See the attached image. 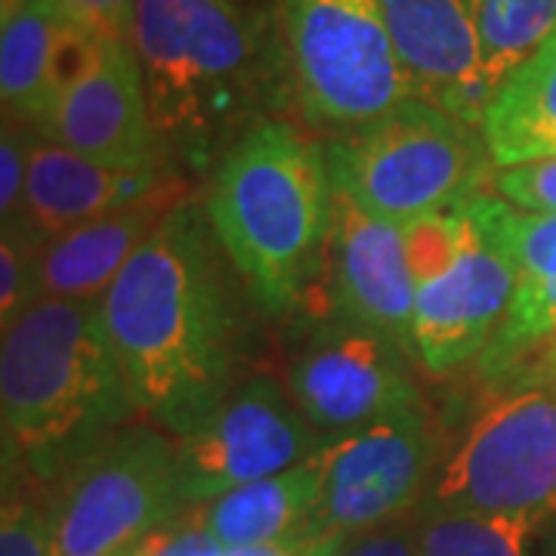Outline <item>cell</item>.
I'll return each mask as SVG.
<instances>
[{
  "mask_svg": "<svg viewBox=\"0 0 556 556\" xmlns=\"http://www.w3.org/2000/svg\"><path fill=\"white\" fill-rule=\"evenodd\" d=\"M31 134H35V127L3 118V134H0V219H3L0 226H3V232L13 229L22 219Z\"/></svg>",
  "mask_w": 556,
  "mask_h": 556,
  "instance_id": "obj_27",
  "label": "cell"
},
{
  "mask_svg": "<svg viewBox=\"0 0 556 556\" xmlns=\"http://www.w3.org/2000/svg\"><path fill=\"white\" fill-rule=\"evenodd\" d=\"M504 229L519 278L507 316L473 362L482 387L495 383L556 331V214H529L507 204Z\"/></svg>",
  "mask_w": 556,
  "mask_h": 556,
  "instance_id": "obj_19",
  "label": "cell"
},
{
  "mask_svg": "<svg viewBox=\"0 0 556 556\" xmlns=\"http://www.w3.org/2000/svg\"><path fill=\"white\" fill-rule=\"evenodd\" d=\"M350 538L331 535L325 529H306L300 535L278 541V544H266V547H248V551H214L207 556H338V551Z\"/></svg>",
  "mask_w": 556,
  "mask_h": 556,
  "instance_id": "obj_31",
  "label": "cell"
},
{
  "mask_svg": "<svg viewBox=\"0 0 556 556\" xmlns=\"http://www.w3.org/2000/svg\"><path fill=\"white\" fill-rule=\"evenodd\" d=\"M556 497V383L485 387V402L439 445L417 514H529Z\"/></svg>",
  "mask_w": 556,
  "mask_h": 556,
  "instance_id": "obj_7",
  "label": "cell"
},
{
  "mask_svg": "<svg viewBox=\"0 0 556 556\" xmlns=\"http://www.w3.org/2000/svg\"><path fill=\"white\" fill-rule=\"evenodd\" d=\"M420 556H529L538 535L551 526L547 510L529 514H473L439 510L417 514Z\"/></svg>",
  "mask_w": 556,
  "mask_h": 556,
  "instance_id": "obj_23",
  "label": "cell"
},
{
  "mask_svg": "<svg viewBox=\"0 0 556 556\" xmlns=\"http://www.w3.org/2000/svg\"><path fill=\"white\" fill-rule=\"evenodd\" d=\"M223 248L195 201L177 204L102 294V316L139 415L174 439L232 393L239 318Z\"/></svg>",
  "mask_w": 556,
  "mask_h": 556,
  "instance_id": "obj_1",
  "label": "cell"
},
{
  "mask_svg": "<svg viewBox=\"0 0 556 556\" xmlns=\"http://www.w3.org/2000/svg\"><path fill=\"white\" fill-rule=\"evenodd\" d=\"M40 248L25 232L0 236V325L10 328L16 318L35 306L38 294V257Z\"/></svg>",
  "mask_w": 556,
  "mask_h": 556,
  "instance_id": "obj_25",
  "label": "cell"
},
{
  "mask_svg": "<svg viewBox=\"0 0 556 556\" xmlns=\"http://www.w3.org/2000/svg\"><path fill=\"white\" fill-rule=\"evenodd\" d=\"M170 174L174 170L167 167L124 170V167L100 164L53 139L40 137L35 130L28 146V182H25L22 219L7 232H25L38 244H47L87 219H97L124 204L146 199Z\"/></svg>",
  "mask_w": 556,
  "mask_h": 556,
  "instance_id": "obj_15",
  "label": "cell"
},
{
  "mask_svg": "<svg viewBox=\"0 0 556 556\" xmlns=\"http://www.w3.org/2000/svg\"><path fill=\"white\" fill-rule=\"evenodd\" d=\"M318 278L325 300L321 318L378 331L415 356L417 281L402 226L375 217L353 195L334 189L331 236Z\"/></svg>",
  "mask_w": 556,
  "mask_h": 556,
  "instance_id": "obj_13",
  "label": "cell"
},
{
  "mask_svg": "<svg viewBox=\"0 0 556 556\" xmlns=\"http://www.w3.org/2000/svg\"><path fill=\"white\" fill-rule=\"evenodd\" d=\"M62 20L97 40H130L137 0H43Z\"/></svg>",
  "mask_w": 556,
  "mask_h": 556,
  "instance_id": "obj_29",
  "label": "cell"
},
{
  "mask_svg": "<svg viewBox=\"0 0 556 556\" xmlns=\"http://www.w3.org/2000/svg\"><path fill=\"white\" fill-rule=\"evenodd\" d=\"M556 383V331L532 346L514 368H507L489 387H551Z\"/></svg>",
  "mask_w": 556,
  "mask_h": 556,
  "instance_id": "obj_32",
  "label": "cell"
},
{
  "mask_svg": "<svg viewBox=\"0 0 556 556\" xmlns=\"http://www.w3.org/2000/svg\"><path fill=\"white\" fill-rule=\"evenodd\" d=\"M137 412L102 300H38L3 328V477L53 489Z\"/></svg>",
  "mask_w": 556,
  "mask_h": 556,
  "instance_id": "obj_3",
  "label": "cell"
},
{
  "mask_svg": "<svg viewBox=\"0 0 556 556\" xmlns=\"http://www.w3.org/2000/svg\"><path fill=\"white\" fill-rule=\"evenodd\" d=\"M479 72L477 112L497 87L556 31V0H479Z\"/></svg>",
  "mask_w": 556,
  "mask_h": 556,
  "instance_id": "obj_22",
  "label": "cell"
},
{
  "mask_svg": "<svg viewBox=\"0 0 556 556\" xmlns=\"http://www.w3.org/2000/svg\"><path fill=\"white\" fill-rule=\"evenodd\" d=\"M442 437L427 402L325 442V489L316 526L356 538L420 507Z\"/></svg>",
  "mask_w": 556,
  "mask_h": 556,
  "instance_id": "obj_10",
  "label": "cell"
},
{
  "mask_svg": "<svg viewBox=\"0 0 556 556\" xmlns=\"http://www.w3.org/2000/svg\"><path fill=\"white\" fill-rule=\"evenodd\" d=\"M328 439L276 380L254 378L219 402L195 433L177 439L179 492L199 507L232 489L306 464Z\"/></svg>",
  "mask_w": 556,
  "mask_h": 556,
  "instance_id": "obj_11",
  "label": "cell"
},
{
  "mask_svg": "<svg viewBox=\"0 0 556 556\" xmlns=\"http://www.w3.org/2000/svg\"><path fill=\"white\" fill-rule=\"evenodd\" d=\"M53 556H115L189 507L179 492L177 439L127 424L50 489Z\"/></svg>",
  "mask_w": 556,
  "mask_h": 556,
  "instance_id": "obj_8",
  "label": "cell"
},
{
  "mask_svg": "<svg viewBox=\"0 0 556 556\" xmlns=\"http://www.w3.org/2000/svg\"><path fill=\"white\" fill-rule=\"evenodd\" d=\"M321 489L325 457L318 452L306 464H298L285 473L257 479L207 504L189 507V514L219 551L266 547L316 526Z\"/></svg>",
  "mask_w": 556,
  "mask_h": 556,
  "instance_id": "obj_18",
  "label": "cell"
},
{
  "mask_svg": "<svg viewBox=\"0 0 556 556\" xmlns=\"http://www.w3.org/2000/svg\"><path fill=\"white\" fill-rule=\"evenodd\" d=\"M417 97L479 127V0H380Z\"/></svg>",
  "mask_w": 556,
  "mask_h": 556,
  "instance_id": "obj_16",
  "label": "cell"
},
{
  "mask_svg": "<svg viewBox=\"0 0 556 556\" xmlns=\"http://www.w3.org/2000/svg\"><path fill=\"white\" fill-rule=\"evenodd\" d=\"M547 517H551V522H556V497L547 504Z\"/></svg>",
  "mask_w": 556,
  "mask_h": 556,
  "instance_id": "obj_34",
  "label": "cell"
},
{
  "mask_svg": "<svg viewBox=\"0 0 556 556\" xmlns=\"http://www.w3.org/2000/svg\"><path fill=\"white\" fill-rule=\"evenodd\" d=\"M72 22L43 0H25L0 22V97L3 118L38 130L56 100V60Z\"/></svg>",
  "mask_w": 556,
  "mask_h": 556,
  "instance_id": "obj_21",
  "label": "cell"
},
{
  "mask_svg": "<svg viewBox=\"0 0 556 556\" xmlns=\"http://www.w3.org/2000/svg\"><path fill=\"white\" fill-rule=\"evenodd\" d=\"M507 201L479 195L457 207L452 263L417 285L415 358L433 378H448L495 338L517 291V257L507 244Z\"/></svg>",
  "mask_w": 556,
  "mask_h": 556,
  "instance_id": "obj_9",
  "label": "cell"
},
{
  "mask_svg": "<svg viewBox=\"0 0 556 556\" xmlns=\"http://www.w3.org/2000/svg\"><path fill=\"white\" fill-rule=\"evenodd\" d=\"M204 214L251 298L273 316L313 291L334 217L325 146L291 121H260L219 161Z\"/></svg>",
  "mask_w": 556,
  "mask_h": 556,
  "instance_id": "obj_4",
  "label": "cell"
},
{
  "mask_svg": "<svg viewBox=\"0 0 556 556\" xmlns=\"http://www.w3.org/2000/svg\"><path fill=\"white\" fill-rule=\"evenodd\" d=\"M325 159L334 189L402 229L479 199L495 167L477 124L420 97L334 134Z\"/></svg>",
  "mask_w": 556,
  "mask_h": 556,
  "instance_id": "obj_5",
  "label": "cell"
},
{
  "mask_svg": "<svg viewBox=\"0 0 556 556\" xmlns=\"http://www.w3.org/2000/svg\"><path fill=\"white\" fill-rule=\"evenodd\" d=\"M457 207L439 211L433 217H424L405 226V251H408V263H412L417 285L439 276L455 257Z\"/></svg>",
  "mask_w": 556,
  "mask_h": 556,
  "instance_id": "obj_26",
  "label": "cell"
},
{
  "mask_svg": "<svg viewBox=\"0 0 556 556\" xmlns=\"http://www.w3.org/2000/svg\"><path fill=\"white\" fill-rule=\"evenodd\" d=\"M149 554V538H142V541H137L134 547H127V551H121V554L115 556H146Z\"/></svg>",
  "mask_w": 556,
  "mask_h": 556,
  "instance_id": "obj_33",
  "label": "cell"
},
{
  "mask_svg": "<svg viewBox=\"0 0 556 556\" xmlns=\"http://www.w3.org/2000/svg\"><path fill=\"white\" fill-rule=\"evenodd\" d=\"M479 130L495 170L556 159V31L497 87Z\"/></svg>",
  "mask_w": 556,
  "mask_h": 556,
  "instance_id": "obj_20",
  "label": "cell"
},
{
  "mask_svg": "<svg viewBox=\"0 0 556 556\" xmlns=\"http://www.w3.org/2000/svg\"><path fill=\"white\" fill-rule=\"evenodd\" d=\"M300 115L334 134L415 100L380 0H276Z\"/></svg>",
  "mask_w": 556,
  "mask_h": 556,
  "instance_id": "obj_6",
  "label": "cell"
},
{
  "mask_svg": "<svg viewBox=\"0 0 556 556\" xmlns=\"http://www.w3.org/2000/svg\"><path fill=\"white\" fill-rule=\"evenodd\" d=\"M492 189L501 201L529 214H556V159L504 167L492 174Z\"/></svg>",
  "mask_w": 556,
  "mask_h": 556,
  "instance_id": "obj_28",
  "label": "cell"
},
{
  "mask_svg": "<svg viewBox=\"0 0 556 556\" xmlns=\"http://www.w3.org/2000/svg\"><path fill=\"white\" fill-rule=\"evenodd\" d=\"M167 170L211 174L294 100L278 16L241 0H137L134 35Z\"/></svg>",
  "mask_w": 556,
  "mask_h": 556,
  "instance_id": "obj_2",
  "label": "cell"
},
{
  "mask_svg": "<svg viewBox=\"0 0 556 556\" xmlns=\"http://www.w3.org/2000/svg\"><path fill=\"white\" fill-rule=\"evenodd\" d=\"M38 134L124 170L164 167L134 43L97 40L87 68L62 90Z\"/></svg>",
  "mask_w": 556,
  "mask_h": 556,
  "instance_id": "obj_14",
  "label": "cell"
},
{
  "mask_svg": "<svg viewBox=\"0 0 556 556\" xmlns=\"http://www.w3.org/2000/svg\"><path fill=\"white\" fill-rule=\"evenodd\" d=\"M186 201V182L170 174L146 199L87 219L40 248V300H102L164 217Z\"/></svg>",
  "mask_w": 556,
  "mask_h": 556,
  "instance_id": "obj_17",
  "label": "cell"
},
{
  "mask_svg": "<svg viewBox=\"0 0 556 556\" xmlns=\"http://www.w3.org/2000/svg\"><path fill=\"white\" fill-rule=\"evenodd\" d=\"M551 556H556V535H554V547H551Z\"/></svg>",
  "mask_w": 556,
  "mask_h": 556,
  "instance_id": "obj_35",
  "label": "cell"
},
{
  "mask_svg": "<svg viewBox=\"0 0 556 556\" xmlns=\"http://www.w3.org/2000/svg\"><path fill=\"white\" fill-rule=\"evenodd\" d=\"M40 485L3 477L0 556H53V507Z\"/></svg>",
  "mask_w": 556,
  "mask_h": 556,
  "instance_id": "obj_24",
  "label": "cell"
},
{
  "mask_svg": "<svg viewBox=\"0 0 556 556\" xmlns=\"http://www.w3.org/2000/svg\"><path fill=\"white\" fill-rule=\"evenodd\" d=\"M417 358L378 331L321 318L288 375V393L325 439L343 437L424 402Z\"/></svg>",
  "mask_w": 556,
  "mask_h": 556,
  "instance_id": "obj_12",
  "label": "cell"
},
{
  "mask_svg": "<svg viewBox=\"0 0 556 556\" xmlns=\"http://www.w3.org/2000/svg\"><path fill=\"white\" fill-rule=\"evenodd\" d=\"M417 529H420V517L415 510V514L393 519L380 529L350 538L338 551V556H420Z\"/></svg>",
  "mask_w": 556,
  "mask_h": 556,
  "instance_id": "obj_30",
  "label": "cell"
}]
</instances>
